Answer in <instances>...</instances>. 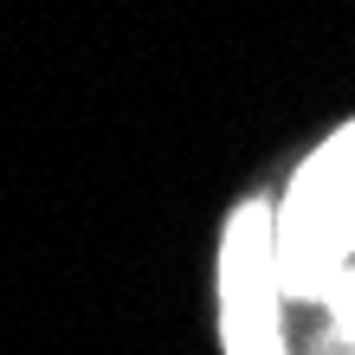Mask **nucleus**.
I'll use <instances>...</instances> for the list:
<instances>
[{"instance_id":"nucleus-3","label":"nucleus","mask_w":355,"mask_h":355,"mask_svg":"<svg viewBox=\"0 0 355 355\" xmlns=\"http://www.w3.org/2000/svg\"><path fill=\"white\" fill-rule=\"evenodd\" d=\"M329 310H336V329L355 343V271L343 278V291H336V297H329Z\"/></svg>"},{"instance_id":"nucleus-1","label":"nucleus","mask_w":355,"mask_h":355,"mask_svg":"<svg viewBox=\"0 0 355 355\" xmlns=\"http://www.w3.org/2000/svg\"><path fill=\"white\" fill-rule=\"evenodd\" d=\"M355 271V187L336 149H323L291 175L278 207V284L291 297H336Z\"/></svg>"},{"instance_id":"nucleus-2","label":"nucleus","mask_w":355,"mask_h":355,"mask_svg":"<svg viewBox=\"0 0 355 355\" xmlns=\"http://www.w3.org/2000/svg\"><path fill=\"white\" fill-rule=\"evenodd\" d=\"M278 207L245 200L220 239V336L226 355H284L278 336Z\"/></svg>"}]
</instances>
